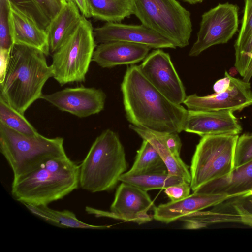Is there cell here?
<instances>
[{
    "label": "cell",
    "mask_w": 252,
    "mask_h": 252,
    "mask_svg": "<svg viewBox=\"0 0 252 252\" xmlns=\"http://www.w3.org/2000/svg\"><path fill=\"white\" fill-rule=\"evenodd\" d=\"M235 66L249 82L252 76V0H245L241 29L235 44Z\"/></svg>",
    "instance_id": "21"
},
{
    "label": "cell",
    "mask_w": 252,
    "mask_h": 252,
    "mask_svg": "<svg viewBox=\"0 0 252 252\" xmlns=\"http://www.w3.org/2000/svg\"><path fill=\"white\" fill-rule=\"evenodd\" d=\"M11 50L0 49V84L3 81L9 65Z\"/></svg>",
    "instance_id": "35"
},
{
    "label": "cell",
    "mask_w": 252,
    "mask_h": 252,
    "mask_svg": "<svg viewBox=\"0 0 252 252\" xmlns=\"http://www.w3.org/2000/svg\"><path fill=\"white\" fill-rule=\"evenodd\" d=\"M9 8L6 0H0V49L12 50L9 22Z\"/></svg>",
    "instance_id": "31"
},
{
    "label": "cell",
    "mask_w": 252,
    "mask_h": 252,
    "mask_svg": "<svg viewBox=\"0 0 252 252\" xmlns=\"http://www.w3.org/2000/svg\"><path fill=\"white\" fill-rule=\"evenodd\" d=\"M71 1L76 5L83 16L86 18L92 17L87 0H71Z\"/></svg>",
    "instance_id": "37"
},
{
    "label": "cell",
    "mask_w": 252,
    "mask_h": 252,
    "mask_svg": "<svg viewBox=\"0 0 252 252\" xmlns=\"http://www.w3.org/2000/svg\"><path fill=\"white\" fill-rule=\"evenodd\" d=\"M154 134L175 154L180 155L182 142L178 133L153 131Z\"/></svg>",
    "instance_id": "34"
},
{
    "label": "cell",
    "mask_w": 252,
    "mask_h": 252,
    "mask_svg": "<svg viewBox=\"0 0 252 252\" xmlns=\"http://www.w3.org/2000/svg\"><path fill=\"white\" fill-rule=\"evenodd\" d=\"M242 128L230 111L188 110L184 131L201 137L215 135H238Z\"/></svg>",
    "instance_id": "15"
},
{
    "label": "cell",
    "mask_w": 252,
    "mask_h": 252,
    "mask_svg": "<svg viewBox=\"0 0 252 252\" xmlns=\"http://www.w3.org/2000/svg\"><path fill=\"white\" fill-rule=\"evenodd\" d=\"M45 56L40 50L28 46L12 47L6 74L0 84V97L23 114L41 99L45 83L53 77Z\"/></svg>",
    "instance_id": "2"
},
{
    "label": "cell",
    "mask_w": 252,
    "mask_h": 252,
    "mask_svg": "<svg viewBox=\"0 0 252 252\" xmlns=\"http://www.w3.org/2000/svg\"><path fill=\"white\" fill-rule=\"evenodd\" d=\"M7 1L9 32L13 45L32 47L40 50L46 56L49 55L50 52L45 30Z\"/></svg>",
    "instance_id": "18"
},
{
    "label": "cell",
    "mask_w": 252,
    "mask_h": 252,
    "mask_svg": "<svg viewBox=\"0 0 252 252\" xmlns=\"http://www.w3.org/2000/svg\"><path fill=\"white\" fill-rule=\"evenodd\" d=\"M71 0H67V1H71Z\"/></svg>",
    "instance_id": "39"
},
{
    "label": "cell",
    "mask_w": 252,
    "mask_h": 252,
    "mask_svg": "<svg viewBox=\"0 0 252 252\" xmlns=\"http://www.w3.org/2000/svg\"><path fill=\"white\" fill-rule=\"evenodd\" d=\"M139 66L147 79L168 99L177 104L183 103L187 97L185 89L168 53L161 49L154 50Z\"/></svg>",
    "instance_id": "10"
},
{
    "label": "cell",
    "mask_w": 252,
    "mask_h": 252,
    "mask_svg": "<svg viewBox=\"0 0 252 252\" xmlns=\"http://www.w3.org/2000/svg\"><path fill=\"white\" fill-rule=\"evenodd\" d=\"M80 13L74 2L69 1L50 21L45 30L50 53L56 51L74 32L83 17Z\"/></svg>",
    "instance_id": "20"
},
{
    "label": "cell",
    "mask_w": 252,
    "mask_h": 252,
    "mask_svg": "<svg viewBox=\"0 0 252 252\" xmlns=\"http://www.w3.org/2000/svg\"><path fill=\"white\" fill-rule=\"evenodd\" d=\"M106 97L105 94L101 89L81 86L43 94L41 99L62 111L84 118L102 111Z\"/></svg>",
    "instance_id": "12"
},
{
    "label": "cell",
    "mask_w": 252,
    "mask_h": 252,
    "mask_svg": "<svg viewBox=\"0 0 252 252\" xmlns=\"http://www.w3.org/2000/svg\"><path fill=\"white\" fill-rule=\"evenodd\" d=\"M133 14L141 24L159 33L176 47L189 44L191 14L176 0H131Z\"/></svg>",
    "instance_id": "6"
},
{
    "label": "cell",
    "mask_w": 252,
    "mask_h": 252,
    "mask_svg": "<svg viewBox=\"0 0 252 252\" xmlns=\"http://www.w3.org/2000/svg\"><path fill=\"white\" fill-rule=\"evenodd\" d=\"M23 205L34 215L47 223L59 228L99 230L107 229L110 227L106 225H97L85 223L77 219L73 212L68 210H54L49 208L48 205Z\"/></svg>",
    "instance_id": "23"
},
{
    "label": "cell",
    "mask_w": 252,
    "mask_h": 252,
    "mask_svg": "<svg viewBox=\"0 0 252 252\" xmlns=\"http://www.w3.org/2000/svg\"><path fill=\"white\" fill-rule=\"evenodd\" d=\"M121 90L126 117L131 125L160 132L179 133L184 130L188 110L158 90L139 65L127 67Z\"/></svg>",
    "instance_id": "1"
},
{
    "label": "cell",
    "mask_w": 252,
    "mask_h": 252,
    "mask_svg": "<svg viewBox=\"0 0 252 252\" xmlns=\"http://www.w3.org/2000/svg\"><path fill=\"white\" fill-rule=\"evenodd\" d=\"M119 181L146 191L164 189L169 186L185 181L183 178L170 175L168 172H151L140 174L125 172L120 177Z\"/></svg>",
    "instance_id": "26"
},
{
    "label": "cell",
    "mask_w": 252,
    "mask_h": 252,
    "mask_svg": "<svg viewBox=\"0 0 252 252\" xmlns=\"http://www.w3.org/2000/svg\"><path fill=\"white\" fill-rule=\"evenodd\" d=\"M63 143L61 137L27 136L0 123V151L12 170L13 181L49 159L66 155Z\"/></svg>",
    "instance_id": "5"
},
{
    "label": "cell",
    "mask_w": 252,
    "mask_h": 252,
    "mask_svg": "<svg viewBox=\"0 0 252 252\" xmlns=\"http://www.w3.org/2000/svg\"><path fill=\"white\" fill-rule=\"evenodd\" d=\"M91 16L107 22H120L133 14L131 0H87Z\"/></svg>",
    "instance_id": "25"
},
{
    "label": "cell",
    "mask_w": 252,
    "mask_h": 252,
    "mask_svg": "<svg viewBox=\"0 0 252 252\" xmlns=\"http://www.w3.org/2000/svg\"><path fill=\"white\" fill-rule=\"evenodd\" d=\"M225 91L206 95L187 96L183 104L188 110L202 111H241L252 105V92L249 82L232 77Z\"/></svg>",
    "instance_id": "11"
},
{
    "label": "cell",
    "mask_w": 252,
    "mask_h": 252,
    "mask_svg": "<svg viewBox=\"0 0 252 252\" xmlns=\"http://www.w3.org/2000/svg\"><path fill=\"white\" fill-rule=\"evenodd\" d=\"M79 187V165L66 155L49 159L13 181L11 194L23 204L48 205L63 198Z\"/></svg>",
    "instance_id": "3"
},
{
    "label": "cell",
    "mask_w": 252,
    "mask_h": 252,
    "mask_svg": "<svg viewBox=\"0 0 252 252\" xmlns=\"http://www.w3.org/2000/svg\"><path fill=\"white\" fill-rule=\"evenodd\" d=\"M0 123L17 132L27 136L39 133L25 117L0 97Z\"/></svg>",
    "instance_id": "28"
},
{
    "label": "cell",
    "mask_w": 252,
    "mask_h": 252,
    "mask_svg": "<svg viewBox=\"0 0 252 252\" xmlns=\"http://www.w3.org/2000/svg\"><path fill=\"white\" fill-rule=\"evenodd\" d=\"M38 5L49 18L53 19L67 2V0H34Z\"/></svg>",
    "instance_id": "33"
},
{
    "label": "cell",
    "mask_w": 252,
    "mask_h": 252,
    "mask_svg": "<svg viewBox=\"0 0 252 252\" xmlns=\"http://www.w3.org/2000/svg\"><path fill=\"white\" fill-rule=\"evenodd\" d=\"M147 191L132 185L122 182L118 187L110 208L114 219L142 224L152 220L148 212L156 208Z\"/></svg>",
    "instance_id": "13"
},
{
    "label": "cell",
    "mask_w": 252,
    "mask_h": 252,
    "mask_svg": "<svg viewBox=\"0 0 252 252\" xmlns=\"http://www.w3.org/2000/svg\"><path fill=\"white\" fill-rule=\"evenodd\" d=\"M129 128L142 139L148 141L152 145L164 161L169 174L180 177L186 182L190 183L191 175L189 167L181 159L180 155L174 153L153 131L138 127L131 124L129 125Z\"/></svg>",
    "instance_id": "22"
},
{
    "label": "cell",
    "mask_w": 252,
    "mask_h": 252,
    "mask_svg": "<svg viewBox=\"0 0 252 252\" xmlns=\"http://www.w3.org/2000/svg\"><path fill=\"white\" fill-rule=\"evenodd\" d=\"M190 189V183L184 181L169 186L164 189V192L170 199V201L176 202L182 200L189 195Z\"/></svg>",
    "instance_id": "32"
},
{
    "label": "cell",
    "mask_w": 252,
    "mask_h": 252,
    "mask_svg": "<svg viewBox=\"0 0 252 252\" xmlns=\"http://www.w3.org/2000/svg\"><path fill=\"white\" fill-rule=\"evenodd\" d=\"M238 27V7L225 3L219 4L201 17L197 39L189 55L196 57L210 47L227 43Z\"/></svg>",
    "instance_id": "9"
},
{
    "label": "cell",
    "mask_w": 252,
    "mask_h": 252,
    "mask_svg": "<svg viewBox=\"0 0 252 252\" xmlns=\"http://www.w3.org/2000/svg\"><path fill=\"white\" fill-rule=\"evenodd\" d=\"M183 1L190 4H195L199 3H201L204 0H180Z\"/></svg>",
    "instance_id": "38"
},
{
    "label": "cell",
    "mask_w": 252,
    "mask_h": 252,
    "mask_svg": "<svg viewBox=\"0 0 252 252\" xmlns=\"http://www.w3.org/2000/svg\"><path fill=\"white\" fill-rule=\"evenodd\" d=\"M238 135L202 137L196 147L190 167L191 189L194 192L204 185L225 177L234 168Z\"/></svg>",
    "instance_id": "7"
},
{
    "label": "cell",
    "mask_w": 252,
    "mask_h": 252,
    "mask_svg": "<svg viewBox=\"0 0 252 252\" xmlns=\"http://www.w3.org/2000/svg\"><path fill=\"white\" fill-rule=\"evenodd\" d=\"M91 23L83 16L79 26L52 55L53 77L63 86L84 82L96 48Z\"/></svg>",
    "instance_id": "8"
},
{
    "label": "cell",
    "mask_w": 252,
    "mask_h": 252,
    "mask_svg": "<svg viewBox=\"0 0 252 252\" xmlns=\"http://www.w3.org/2000/svg\"><path fill=\"white\" fill-rule=\"evenodd\" d=\"M127 165L118 135L107 129L96 138L79 165V186L92 193L110 191Z\"/></svg>",
    "instance_id": "4"
},
{
    "label": "cell",
    "mask_w": 252,
    "mask_h": 252,
    "mask_svg": "<svg viewBox=\"0 0 252 252\" xmlns=\"http://www.w3.org/2000/svg\"><path fill=\"white\" fill-rule=\"evenodd\" d=\"M228 199L224 194L194 191L182 200L170 201L156 207L153 218L158 221L169 223L188 215L218 205Z\"/></svg>",
    "instance_id": "16"
},
{
    "label": "cell",
    "mask_w": 252,
    "mask_h": 252,
    "mask_svg": "<svg viewBox=\"0 0 252 252\" xmlns=\"http://www.w3.org/2000/svg\"><path fill=\"white\" fill-rule=\"evenodd\" d=\"M224 203L223 209L212 210L214 223L232 222L242 223L252 226V195L229 198Z\"/></svg>",
    "instance_id": "24"
},
{
    "label": "cell",
    "mask_w": 252,
    "mask_h": 252,
    "mask_svg": "<svg viewBox=\"0 0 252 252\" xmlns=\"http://www.w3.org/2000/svg\"><path fill=\"white\" fill-rule=\"evenodd\" d=\"M151 49L143 44L124 41L101 43L96 47L92 61L103 68L134 64L143 61Z\"/></svg>",
    "instance_id": "17"
},
{
    "label": "cell",
    "mask_w": 252,
    "mask_h": 252,
    "mask_svg": "<svg viewBox=\"0 0 252 252\" xmlns=\"http://www.w3.org/2000/svg\"><path fill=\"white\" fill-rule=\"evenodd\" d=\"M229 76L230 74L225 71V77L215 82L213 86V89L215 93H220L227 90L230 84Z\"/></svg>",
    "instance_id": "36"
},
{
    "label": "cell",
    "mask_w": 252,
    "mask_h": 252,
    "mask_svg": "<svg viewBox=\"0 0 252 252\" xmlns=\"http://www.w3.org/2000/svg\"><path fill=\"white\" fill-rule=\"evenodd\" d=\"M95 43L124 41L143 44L153 49L176 47L167 39L144 25L106 22L94 29Z\"/></svg>",
    "instance_id": "14"
},
{
    "label": "cell",
    "mask_w": 252,
    "mask_h": 252,
    "mask_svg": "<svg viewBox=\"0 0 252 252\" xmlns=\"http://www.w3.org/2000/svg\"><path fill=\"white\" fill-rule=\"evenodd\" d=\"M252 159V133L238 137L235 151L234 168Z\"/></svg>",
    "instance_id": "30"
},
{
    "label": "cell",
    "mask_w": 252,
    "mask_h": 252,
    "mask_svg": "<svg viewBox=\"0 0 252 252\" xmlns=\"http://www.w3.org/2000/svg\"><path fill=\"white\" fill-rule=\"evenodd\" d=\"M22 13L33 20L40 28L46 30L50 20L34 0H7Z\"/></svg>",
    "instance_id": "29"
},
{
    "label": "cell",
    "mask_w": 252,
    "mask_h": 252,
    "mask_svg": "<svg viewBox=\"0 0 252 252\" xmlns=\"http://www.w3.org/2000/svg\"><path fill=\"white\" fill-rule=\"evenodd\" d=\"M131 174L151 172H168L162 159L148 141L143 139L141 146L137 151L133 164L129 171Z\"/></svg>",
    "instance_id": "27"
},
{
    "label": "cell",
    "mask_w": 252,
    "mask_h": 252,
    "mask_svg": "<svg viewBox=\"0 0 252 252\" xmlns=\"http://www.w3.org/2000/svg\"><path fill=\"white\" fill-rule=\"evenodd\" d=\"M195 191L224 194L229 198L252 195V159L234 168L230 174L209 182Z\"/></svg>",
    "instance_id": "19"
}]
</instances>
